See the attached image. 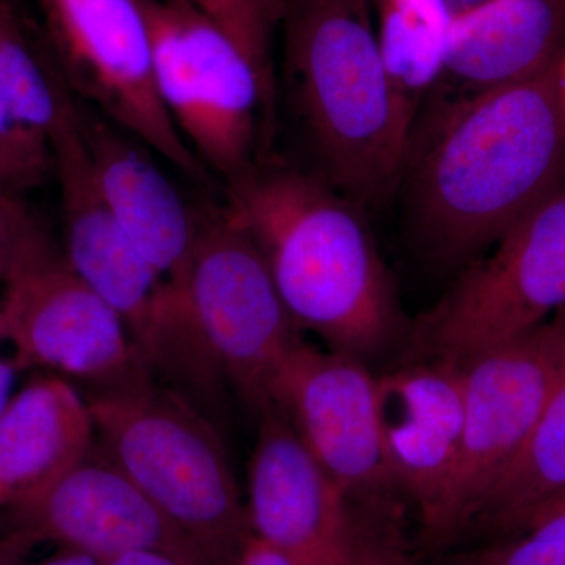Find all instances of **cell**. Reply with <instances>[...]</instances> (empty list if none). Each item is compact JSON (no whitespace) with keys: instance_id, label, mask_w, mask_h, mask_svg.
<instances>
[{"instance_id":"6da1fadb","label":"cell","mask_w":565,"mask_h":565,"mask_svg":"<svg viewBox=\"0 0 565 565\" xmlns=\"http://www.w3.org/2000/svg\"><path fill=\"white\" fill-rule=\"evenodd\" d=\"M565 55V54H564ZM559 61L446 110L396 188L404 223L429 263L455 267L492 247L565 172V93Z\"/></svg>"},{"instance_id":"7a4b0ae2","label":"cell","mask_w":565,"mask_h":565,"mask_svg":"<svg viewBox=\"0 0 565 565\" xmlns=\"http://www.w3.org/2000/svg\"><path fill=\"white\" fill-rule=\"evenodd\" d=\"M222 206L258 247L300 330L362 362L397 337L392 277L351 200L308 170L263 156L226 182Z\"/></svg>"},{"instance_id":"3957f363","label":"cell","mask_w":565,"mask_h":565,"mask_svg":"<svg viewBox=\"0 0 565 565\" xmlns=\"http://www.w3.org/2000/svg\"><path fill=\"white\" fill-rule=\"evenodd\" d=\"M371 0H288L285 87L316 177L364 211L399 181L414 118L371 21Z\"/></svg>"},{"instance_id":"277c9868","label":"cell","mask_w":565,"mask_h":565,"mask_svg":"<svg viewBox=\"0 0 565 565\" xmlns=\"http://www.w3.org/2000/svg\"><path fill=\"white\" fill-rule=\"evenodd\" d=\"M103 456L128 476L207 565H234L252 541L221 429L156 381L90 393Z\"/></svg>"},{"instance_id":"5b68a950","label":"cell","mask_w":565,"mask_h":565,"mask_svg":"<svg viewBox=\"0 0 565 565\" xmlns=\"http://www.w3.org/2000/svg\"><path fill=\"white\" fill-rule=\"evenodd\" d=\"M0 340L18 367H46L121 392L154 381L120 316L77 274L63 245L21 204L0 270Z\"/></svg>"},{"instance_id":"8992f818","label":"cell","mask_w":565,"mask_h":565,"mask_svg":"<svg viewBox=\"0 0 565 565\" xmlns=\"http://www.w3.org/2000/svg\"><path fill=\"white\" fill-rule=\"evenodd\" d=\"M230 392L256 422L277 411L282 367L302 340L266 262L223 206H200L189 262L174 280Z\"/></svg>"},{"instance_id":"52a82bcc","label":"cell","mask_w":565,"mask_h":565,"mask_svg":"<svg viewBox=\"0 0 565 565\" xmlns=\"http://www.w3.org/2000/svg\"><path fill=\"white\" fill-rule=\"evenodd\" d=\"M151 36L159 96L207 172L226 182L263 158L273 117L263 82L244 52L189 0H139Z\"/></svg>"},{"instance_id":"ba28073f","label":"cell","mask_w":565,"mask_h":565,"mask_svg":"<svg viewBox=\"0 0 565 565\" xmlns=\"http://www.w3.org/2000/svg\"><path fill=\"white\" fill-rule=\"evenodd\" d=\"M565 308V172L416 322L423 359L465 364Z\"/></svg>"},{"instance_id":"9c48e42d","label":"cell","mask_w":565,"mask_h":565,"mask_svg":"<svg viewBox=\"0 0 565 565\" xmlns=\"http://www.w3.org/2000/svg\"><path fill=\"white\" fill-rule=\"evenodd\" d=\"M39 6L52 62L71 95L185 177L210 181L159 96L139 0H39Z\"/></svg>"},{"instance_id":"30bf717a","label":"cell","mask_w":565,"mask_h":565,"mask_svg":"<svg viewBox=\"0 0 565 565\" xmlns=\"http://www.w3.org/2000/svg\"><path fill=\"white\" fill-rule=\"evenodd\" d=\"M564 355L565 308L465 363L462 449L440 512L424 534L427 542L444 544L475 525L541 418Z\"/></svg>"},{"instance_id":"8fae6325","label":"cell","mask_w":565,"mask_h":565,"mask_svg":"<svg viewBox=\"0 0 565 565\" xmlns=\"http://www.w3.org/2000/svg\"><path fill=\"white\" fill-rule=\"evenodd\" d=\"M277 408L349 501L399 494L382 441L377 377L362 360L302 341L282 367Z\"/></svg>"},{"instance_id":"7c38bea8","label":"cell","mask_w":565,"mask_h":565,"mask_svg":"<svg viewBox=\"0 0 565 565\" xmlns=\"http://www.w3.org/2000/svg\"><path fill=\"white\" fill-rule=\"evenodd\" d=\"M10 509L17 527L14 548L52 542L98 561L151 550L182 565H207L195 545L104 456L88 455Z\"/></svg>"},{"instance_id":"4fadbf2b","label":"cell","mask_w":565,"mask_h":565,"mask_svg":"<svg viewBox=\"0 0 565 565\" xmlns=\"http://www.w3.org/2000/svg\"><path fill=\"white\" fill-rule=\"evenodd\" d=\"M247 511L253 535L292 565H345L348 497L278 408L258 419Z\"/></svg>"},{"instance_id":"5bb4252c","label":"cell","mask_w":565,"mask_h":565,"mask_svg":"<svg viewBox=\"0 0 565 565\" xmlns=\"http://www.w3.org/2000/svg\"><path fill=\"white\" fill-rule=\"evenodd\" d=\"M379 419L397 492L411 498L423 534L455 478L465 429V364L423 359L377 377Z\"/></svg>"},{"instance_id":"9a60e30c","label":"cell","mask_w":565,"mask_h":565,"mask_svg":"<svg viewBox=\"0 0 565 565\" xmlns=\"http://www.w3.org/2000/svg\"><path fill=\"white\" fill-rule=\"evenodd\" d=\"M52 162L61 189L63 250L93 291L120 316L134 344L150 321L166 278L134 247L104 200L71 93L52 132Z\"/></svg>"},{"instance_id":"2e32d148","label":"cell","mask_w":565,"mask_h":565,"mask_svg":"<svg viewBox=\"0 0 565 565\" xmlns=\"http://www.w3.org/2000/svg\"><path fill=\"white\" fill-rule=\"evenodd\" d=\"M74 114L93 173L122 232L166 280L189 262L200 228V207L191 206L173 182L120 128L74 98Z\"/></svg>"},{"instance_id":"e0dca14e","label":"cell","mask_w":565,"mask_h":565,"mask_svg":"<svg viewBox=\"0 0 565 565\" xmlns=\"http://www.w3.org/2000/svg\"><path fill=\"white\" fill-rule=\"evenodd\" d=\"M565 54V0H486L445 35L444 74L471 93L527 79Z\"/></svg>"},{"instance_id":"ac0fdd59","label":"cell","mask_w":565,"mask_h":565,"mask_svg":"<svg viewBox=\"0 0 565 565\" xmlns=\"http://www.w3.org/2000/svg\"><path fill=\"white\" fill-rule=\"evenodd\" d=\"M90 405L62 375L33 379L0 415V505L13 508L92 452Z\"/></svg>"},{"instance_id":"d6986e66","label":"cell","mask_w":565,"mask_h":565,"mask_svg":"<svg viewBox=\"0 0 565 565\" xmlns=\"http://www.w3.org/2000/svg\"><path fill=\"white\" fill-rule=\"evenodd\" d=\"M66 88L7 0H0V145L36 188L54 173L52 132Z\"/></svg>"},{"instance_id":"ffe728a7","label":"cell","mask_w":565,"mask_h":565,"mask_svg":"<svg viewBox=\"0 0 565 565\" xmlns=\"http://www.w3.org/2000/svg\"><path fill=\"white\" fill-rule=\"evenodd\" d=\"M565 493V355L556 384L525 446L487 498L473 526L498 537L520 533Z\"/></svg>"},{"instance_id":"44dd1931","label":"cell","mask_w":565,"mask_h":565,"mask_svg":"<svg viewBox=\"0 0 565 565\" xmlns=\"http://www.w3.org/2000/svg\"><path fill=\"white\" fill-rule=\"evenodd\" d=\"M451 11L444 0H384L379 33L382 55L405 109L444 76L445 35Z\"/></svg>"},{"instance_id":"7402d4cb","label":"cell","mask_w":565,"mask_h":565,"mask_svg":"<svg viewBox=\"0 0 565 565\" xmlns=\"http://www.w3.org/2000/svg\"><path fill=\"white\" fill-rule=\"evenodd\" d=\"M234 41L255 66L270 106L275 103L273 36L288 0H189Z\"/></svg>"},{"instance_id":"603a6c76","label":"cell","mask_w":565,"mask_h":565,"mask_svg":"<svg viewBox=\"0 0 565 565\" xmlns=\"http://www.w3.org/2000/svg\"><path fill=\"white\" fill-rule=\"evenodd\" d=\"M345 565H412L397 497L349 501Z\"/></svg>"},{"instance_id":"cb8c5ba5","label":"cell","mask_w":565,"mask_h":565,"mask_svg":"<svg viewBox=\"0 0 565 565\" xmlns=\"http://www.w3.org/2000/svg\"><path fill=\"white\" fill-rule=\"evenodd\" d=\"M451 565H565V509L465 553Z\"/></svg>"},{"instance_id":"d4e9b609","label":"cell","mask_w":565,"mask_h":565,"mask_svg":"<svg viewBox=\"0 0 565 565\" xmlns=\"http://www.w3.org/2000/svg\"><path fill=\"white\" fill-rule=\"evenodd\" d=\"M36 184L0 145V200H24L25 192Z\"/></svg>"},{"instance_id":"484cf974","label":"cell","mask_w":565,"mask_h":565,"mask_svg":"<svg viewBox=\"0 0 565 565\" xmlns=\"http://www.w3.org/2000/svg\"><path fill=\"white\" fill-rule=\"evenodd\" d=\"M234 565H292L280 552L253 535Z\"/></svg>"},{"instance_id":"4316f807","label":"cell","mask_w":565,"mask_h":565,"mask_svg":"<svg viewBox=\"0 0 565 565\" xmlns=\"http://www.w3.org/2000/svg\"><path fill=\"white\" fill-rule=\"evenodd\" d=\"M102 565H182L172 556L161 552L140 550V552L121 553V555L107 557L99 561Z\"/></svg>"},{"instance_id":"83f0119b","label":"cell","mask_w":565,"mask_h":565,"mask_svg":"<svg viewBox=\"0 0 565 565\" xmlns=\"http://www.w3.org/2000/svg\"><path fill=\"white\" fill-rule=\"evenodd\" d=\"M22 203L24 200H0V270L13 232L14 218Z\"/></svg>"},{"instance_id":"f1b7e54d","label":"cell","mask_w":565,"mask_h":565,"mask_svg":"<svg viewBox=\"0 0 565 565\" xmlns=\"http://www.w3.org/2000/svg\"><path fill=\"white\" fill-rule=\"evenodd\" d=\"M20 370L14 360L0 359V415L6 411L7 404L13 396L14 379Z\"/></svg>"},{"instance_id":"f546056e","label":"cell","mask_w":565,"mask_h":565,"mask_svg":"<svg viewBox=\"0 0 565 565\" xmlns=\"http://www.w3.org/2000/svg\"><path fill=\"white\" fill-rule=\"evenodd\" d=\"M40 565H102V563L95 557L84 555V553L65 550L62 555L52 557V559Z\"/></svg>"},{"instance_id":"4dcf8cb0","label":"cell","mask_w":565,"mask_h":565,"mask_svg":"<svg viewBox=\"0 0 565 565\" xmlns=\"http://www.w3.org/2000/svg\"><path fill=\"white\" fill-rule=\"evenodd\" d=\"M564 509H565V493L561 494V497L556 498V500L552 501V503L546 504L545 508H542L541 511H539L537 514L534 515V519L531 520L530 525H533V523L539 522V520L545 519V516L553 515V514H556V512L564 511ZM530 525H527V526H530Z\"/></svg>"},{"instance_id":"1f68e13d","label":"cell","mask_w":565,"mask_h":565,"mask_svg":"<svg viewBox=\"0 0 565 565\" xmlns=\"http://www.w3.org/2000/svg\"><path fill=\"white\" fill-rule=\"evenodd\" d=\"M561 70H563L564 93H565V55L563 57V62H561Z\"/></svg>"},{"instance_id":"d6a6232c","label":"cell","mask_w":565,"mask_h":565,"mask_svg":"<svg viewBox=\"0 0 565 565\" xmlns=\"http://www.w3.org/2000/svg\"><path fill=\"white\" fill-rule=\"evenodd\" d=\"M0 565H6V564H3L2 561H0Z\"/></svg>"}]
</instances>
